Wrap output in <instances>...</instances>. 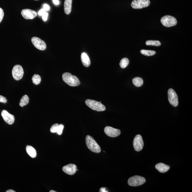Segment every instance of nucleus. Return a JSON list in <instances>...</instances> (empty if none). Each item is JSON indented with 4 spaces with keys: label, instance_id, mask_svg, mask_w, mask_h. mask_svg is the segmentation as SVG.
I'll use <instances>...</instances> for the list:
<instances>
[{
    "label": "nucleus",
    "instance_id": "11",
    "mask_svg": "<svg viewBox=\"0 0 192 192\" xmlns=\"http://www.w3.org/2000/svg\"><path fill=\"white\" fill-rule=\"evenodd\" d=\"M21 15L26 19H33L37 16L36 12L30 9H24L21 12Z\"/></svg>",
    "mask_w": 192,
    "mask_h": 192
},
{
    "label": "nucleus",
    "instance_id": "31",
    "mask_svg": "<svg viewBox=\"0 0 192 192\" xmlns=\"http://www.w3.org/2000/svg\"><path fill=\"white\" fill-rule=\"evenodd\" d=\"M43 7H44V9L45 11H48L50 10V7L49 6V5H48L47 4H44L43 5Z\"/></svg>",
    "mask_w": 192,
    "mask_h": 192
},
{
    "label": "nucleus",
    "instance_id": "35",
    "mask_svg": "<svg viewBox=\"0 0 192 192\" xmlns=\"http://www.w3.org/2000/svg\"><path fill=\"white\" fill-rule=\"evenodd\" d=\"M50 192H56V191H53V190H52V191H50Z\"/></svg>",
    "mask_w": 192,
    "mask_h": 192
},
{
    "label": "nucleus",
    "instance_id": "8",
    "mask_svg": "<svg viewBox=\"0 0 192 192\" xmlns=\"http://www.w3.org/2000/svg\"><path fill=\"white\" fill-rule=\"evenodd\" d=\"M150 3V0H134L131 6L134 9H141L149 6Z\"/></svg>",
    "mask_w": 192,
    "mask_h": 192
},
{
    "label": "nucleus",
    "instance_id": "30",
    "mask_svg": "<svg viewBox=\"0 0 192 192\" xmlns=\"http://www.w3.org/2000/svg\"><path fill=\"white\" fill-rule=\"evenodd\" d=\"M46 12V11L44 9H42L38 12V14L39 16H42L45 12Z\"/></svg>",
    "mask_w": 192,
    "mask_h": 192
},
{
    "label": "nucleus",
    "instance_id": "10",
    "mask_svg": "<svg viewBox=\"0 0 192 192\" xmlns=\"http://www.w3.org/2000/svg\"><path fill=\"white\" fill-rule=\"evenodd\" d=\"M31 42L34 45L37 49L40 50H44L46 49V45L45 41L37 37H32Z\"/></svg>",
    "mask_w": 192,
    "mask_h": 192
},
{
    "label": "nucleus",
    "instance_id": "26",
    "mask_svg": "<svg viewBox=\"0 0 192 192\" xmlns=\"http://www.w3.org/2000/svg\"><path fill=\"white\" fill-rule=\"evenodd\" d=\"M64 128V125L62 124L59 125L58 129H57V133L59 135H61L62 134Z\"/></svg>",
    "mask_w": 192,
    "mask_h": 192
},
{
    "label": "nucleus",
    "instance_id": "12",
    "mask_svg": "<svg viewBox=\"0 0 192 192\" xmlns=\"http://www.w3.org/2000/svg\"><path fill=\"white\" fill-rule=\"evenodd\" d=\"M104 132L107 136L112 137H118L121 134V131L119 130L110 126L106 127L104 128Z\"/></svg>",
    "mask_w": 192,
    "mask_h": 192
},
{
    "label": "nucleus",
    "instance_id": "6",
    "mask_svg": "<svg viewBox=\"0 0 192 192\" xmlns=\"http://www.w3.org/2000/svg\"><path fill=\"white\" fill-rule=\"evenodd\" d=\"M12 74L14 80H19L22 78L24 74V70L20 65H16L12 69Z\"/></svg>",
    "mask_w": 192,
    "mask_h": 192
},
{
    "label": "nucleus",
    "instance_id": "24",
    "mask_svg": "<svg viewBox=\"0 0 192 192\" xmlns=\"http://www.w3.org/2000/svg\"><path fill=\"white\" fill-rule=\"evenodd\" d=\"M129 62L130 61L128 58H124L122 59L120 63V67L122 69H125L128 66Z\"/></svg>",
    "mask_w": 192,
    "mask_h": 192
},
{
    "label": "nucleus",
    "instance_id": "4",
    "mask_svg": "<svg viewBox=\"0 0 192 192\" xmlns=\"http://www.w3.org/2000/svg\"><path fill=\"white\" fill-rule=\"evenodd\" d=\"M146 182V179L144 177L136 175L128 179V184L130 186H137L142 185Z\"/></svg>",
    "mask_w": 192,
    "mask_h": 192
},
{
    "label": "nucleus",
    "instance_id": "28",
    "mask_svg": "<svg viewBox=\"0 0 192 192\" xmlns=\"http://www.w3.org/2000/svg\"><path fill=\"white\" fill-rule=\"evenodd\" d=\"M7 101V99L5 97L0 95V102L1 103H5Z\"/></svg>",
    "mask_w": 192,
    "mask_h": 192
},
{
    "label": "nucleus",
    "instance_id": "20",
    "mask_svg": "<svg viewBox=\"0 0 192 192\" xmlns=\"http://www.w3.org/2000/svg\"><path fill=\"white\" fill-rule=\"evenodd\" d=\"M29 102V99L27 95H24L21 98L19 105L21 107H23L28 104Z\"/></svg>",
    "mask_w": 192,
    "mask_h": 192
},
{
    "label": "nucleus",
    "instance_id": "22",
    "mask_svg": "<svg viewBox=\"0 0 192 192\" xmlns=\"http://www.w3.org/2000/svg\"><path fill=\"white\" fill-rule=\"evenodd\" d=\"M33 83L35 85H39L40 84L41 81V77L39 74H35L34 75L32 78Z\"/></svg>",
    "mask_w": 192,
    "mask_h": 192
},
{
    "label": "nucleus",
    "instance_id": "7",
    "mask_svg": "<svg viewBox=\"0 0 192 192\" xmlns=\"http://www.w3.org/2000/svg\"><path fill=\"white\" fill-rule=\"evenodd\" d=\"M168 98L170 104L174 107H177L178 105V98L177 93L173 89L170 88L168 92Z\"/></svg>",
    "mask_w": 192,
    "mask_h": 192
},
{
    "label": "nucleus",
    "instance_id": "3",
    "mask_svg": "<svg viewBox=\"0 0 192 192\" xmlns=\"http://www.w3.org/2000/svg\"><path fill=\"white\" fill-rule=\"evenodd\" d=\"M85 103L89 108L97 112H103L106 110L105 106L99 102L93 100L87 99L85 100Z\"/></svg>",
    "mask_w": 192,
    "mask_h": 192
},
{
    "label": "nucleus",
    "instance_id": "16",
    "mask_svg": "<svg viewBox=\"0 0 192 192\" xmlns=\"http://www.w3.org/2000/svg\"><path fill=\"white\" fill-rule=\"evenodd\" d=\"M155 168L158 171L161 173H164L168 171L170 166L163 163H159L156 164Z\"/></svg>",
    "mask_w": 192,
    "mask_h": 192
},
{
    "label": "nucleus",
    "instance_id": "14",
    "mask_svg": "<svg viewBox=\"0 0 192 192\" xmlns=\"http://www.w3.org/2000/svg\"><path fill=\"white\" fill-rule=\"evenodd\" d=\"M77 166L76 165L69 164L64 166L62 168V170L64 173L68 175H74L77 171Z\"/></svg>",
    "mask_w": 192,
    "mask_h": 192
},
{
    "label": "nucleus",
    "instance_id": "17",
    "mask_svg": "<svg viewBox=\"0 0 192 192\" xmlns=\"http://www.w3.org/2000/svg\"><path fill=\"white\" fill-rule=\"evenodd\" d=\"M72 0H65L64 2V11L66 14H69L72 10Z\"/></svg>",
    "mask_w": 192,
    "mask_h": 192
},
{
    "label": "nucleus",
    "instance_id": "21",
    "mask_svg": "<svg viewBox=\"0 0 192 192\" xmlns=\"http://www.w3.org/2000/svg\"><path fill=\"white\" fill-rule=\"evenodd\" d=\"M140 52L142 54L148 56H153L156 53L155 51L149 50H142Z\"/></svg>",
    "mask_w": 192,
    "mask_h": 192
},
{
    "label": "nucleus",
    "instance_id": "23",
    "mask_svg": "<svg viewBox=\"0 0 192 192\" xmlns=\"http://www.w3.org/2000/svg\"><path fill=\"white\" fill-rule=\"evenodd\" d=\"M146 44L147 45L159 46L161 45V43L159 41L148 40L146 41Z\"/></svg>",
    "mask_w": 192,
    "mask_h": 192
},
{
    "label": "nucleus",
    "instance_id": "15",
    "mask_svg": "<svg viewBox=\"0 0 192 192\" xmlns=\"http://www.w3.org/2000/svg\"><path fill=\"white\" fill-rule=\"evenodd\" d=\"M82 62L85 67H89L91 65V62L90 59L88 55L85 53H82L81 55Z\"/></svg>",
    "mask_w": 192,
    "mask_h": 192
},
{
    "label": "nucleus",
    "instance_id": "5",
    "mask_svg": "<svg viewBox=\"0 0 192 192\" xmlns=\"http://www.w3.org/2000/svg\"><path fill=\"white\" fill-rule=\"evenodd\" d=\"M161 22L163 26L166 27L174 26L177 24V19L170 15H166L161 19Z\"/></svg>",
    "mask_w": 192,
    "mask_h": 192
},
{
    "label": "nucleus",
    "instance_id": "25",
    "mask_svg": "<svg viewBox=\"0 0 192 192\" xmlns=\"http://www.w3.org/2000/svg\"><path fill=\"white\" fill-rule=\"evenodd\" d=\"M58 124L55 123L53 124L51 127L50 128V131L53 133H57V129H58Z\"/></svg>",
    "mask_w": 192,
    "mask_h": 192
},
{
    "label": "nucleus",
    "instance_id": "29",
    "mask_svg": "<svg viewBox=\"0 0 192 192\" xmlns=\"http://www.w3.org/2000/svg\"><path fill=\"white\" fill-rule=\"evenodd\" d=\"M48 16V14L47 12H45L44 15L42 16V18L43 20L44 21H46L47 20Z\"/></svg>",
    "mask_w": 192,
    "mask_h": 192
},
{
    "label": "nucleus",
    "instance_id": "1",
    "mask_svg": "<svg viewBox=\"0 0 192 192\" xmlns=\"http://www.w3.org/2000/svg\"><path fill=\"white\" fill-rule=\"evenodd\" d=\"M62 79L64 82L71 87H76L80 85V84L78 78L69 73H64L62 75Z\"/></svg>",
    "mask_w": 192,
    "mask_h": 192
},
{
    "label": "nucleus",
    "instance_id": "9",
    "mask_svg": "<svg viewBox=\"0 0 192 192\" xmlns=\"http://www.w3.org/2000/svg\"><path fill=\"white\" fill-rule=\"evenodd\" d=\"M133 146L136 151L139 152L142 150L144 146L142 137L140 134H138L134 138L133 141Z\"/></svg>",
    "mask_w": 192,
    "mask_h": 192
},
{
    "label": "nucleus",
    "instance_id": "19",
    "mask_svg": "<svg viewBox=\"0 0 192 192\" xmlns=\"http://www.w3.org/2000/svg\"><path fill=\"white\" fill-rule=\"evenodd\" d=\"M132 82L136 87H140L143 85V81L140 77H137L133 79Z\"/></svg>",
    "mask_w": 192,
    "mask_h": 192
},
{
    "label": "nucleus",
    "instance_id": "13",
    "mask_svg": "<svg viewBox=\"0 0 192 192\" xmlns=\"http://www.w3.org/2000/svg\"><path fill=\"white\" fill-rule=\"evenodd\" d=\"M1 116L4 121L9 125H12L15 121V118L14 115L11 114L6 110L2 111Z\"/></svg>",
    "mask_w": 192,
    "mask_h": 192
},
{
    "label": "nucleus",
    "instance_id": "36",
    "mask_svg": "<svg viewBox=\"0 0 192 192\" xmlns=\"http://www.w3.org/2000/svg\"><path fill=\"white\" fill-rule=\"evenodd\" d=\"M76 170H77V171H78V169H77Z\"/></svg>",
    "mask_w": 192,
    "mask_h": 192
},
{
    "label": "nucleus",
    "instance_id": "18",
    "mask_svg": "<svg viewBox=\"0 0 192 192\" xmlns=\"http://www.w3.org/2000/svg\"><path fill=\"white\" fill-rule=\"evenodd\" d=\"M26 152L31 158H35L37 156L36 150L33 147L27 145L26 147Z\"/></svg>",
    "mask_w": 192,
    "mask_h": 192
},
{
    "label": "nucleus",
    "instance_id": "2",
    "mask_svg": "<svg viewBox=\"0 0 192 192\" xmlns=\"http://www.w3.org/2000/svg\"><path fill=\"white\" fill-rule=\"evenodd\" d=\"M85 142L87 147L91 151L97 153H99L101 152V148L99 145L91 136L87 135L86 136Z\"/></svg>",
    "mask_w": 192,
    "mask_h": 192
},
{
    "label": "nucleus",
    "instance_id": "27",
    "mask_svg": "<svg viewBox=\"0 0 192 192\" xmlns=\"http://www.w3.org/2000/svg\"><path fill=\"white\" fill-rule=\"evenodd\" d=\"M4 16V12L3 9L0 8V23L1 22Z\"/></svg>",
    "mask_w": 192,
    "mask_h": 192
},
{
    "label": "nucleus",
    "instance_id": "32",
    "mask_svg": "<svg viewBox=\"0 0 192 192\" xmlns=\"http://www.w3.org/2000/svg\"><path fill=\"white\" fill-rule=\"evenodd\" d=\"M106 188H100L99 190L100 192H108V191L106 190Z\"/></svg>",
    "mask_w": 192,
    "mask_h": 192
},
{
    "label": "nucleus",
    "instance_id": "34",
    "mask_svg": "<svg viewBox=\"0 0 192 192\" xmlns=\"http://www.w3.org/2000/svg\"><path fill=\"white\" fill-rule=\"evenodd\" d=\"M6 192H15V191H14V190L12 189L8 190Z\"/></svg>",
    "mask_w": 192,
    "mask_h": 192
},
{
    "label": "nucleus",
    "instance_id": "33",
    "mask_svg": "<svg viewBox=\"0 0 192 192\" xmlns=\"http://www.w3.org/2000/svg\"><path fill=\"white\" fill-rule=\"evenodd\" d=\"M53 2L55 5H57L59 4L60 2L58 0H53Z\"/></svg>",
    "mask_w": 192,
    "mask_h": 192
},
{
    "label": "nucleus",
    "instance_id": "37",
    "mask_svg": "<svg viewBox=\"0 0 192 192\" xmlns=\"http://www.w3.org/2000/svg\"><path fill=\"white\" fill-rule=\"evenodd\" d=\"M35 1H38V0H35Z\"/></svg>",
    "mask_w": 192,
    "mask_h": 192
}]
</instances>
